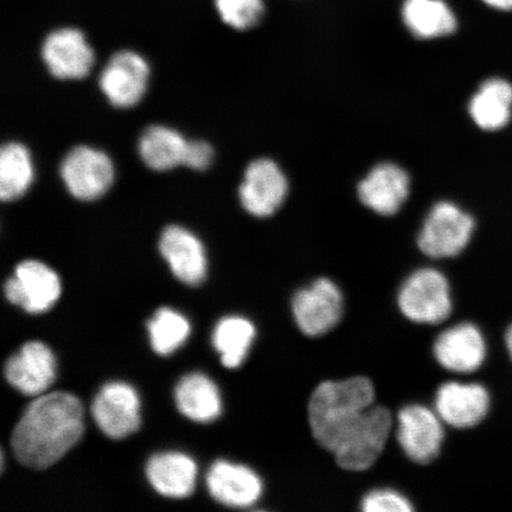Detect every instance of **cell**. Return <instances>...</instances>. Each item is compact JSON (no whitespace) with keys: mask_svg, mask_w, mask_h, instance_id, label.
I'll use <instances>...</instances> for the list:
<instances>
[{"mask_svg":"<svg viewBox=\"0 0 512 512\" xmlns=\"http://www.w3.org/2000/svg\"><path fill=\"white\" fill-rule=\"evenodd\" d=\"M83 432V406L76 396L43 394L25 409L12 433V450L24 466L48 469L79 443Z\"/></svg>","mask_w":512,"mask_h":512,"instance_id":"cell-1","label":"cell"},{"mask_svg":"<svg viewBox=\"0 0 512 512\" xmlns=\"http://www.w3.org/2000/svg\"><path fill=\"white\" fill-rule=\"evenodd\" d=\"M374 402L375 389L367 377L320 383L309 403L313 437L326 451L334 452L339 441L374 406Z\"/></svg>","mask_w":512,"mask_h":512,"instance_id":"cell-2","label":"cell"},{"mask_svg":"<svg viewBox=\"0 0 512 512\" xmlns=\"http://www.w3.org/2000/svg\"><path fill=\"white\" fill-rule=\"evenodd\" d=\"M392 427V414L386 407H370L332 452L337 464L347 471L370 469L386 447Z\"/></svg>","mask_w":512,"mask_h":512,"instance_id":"cell-3","label":"cell"},{"mask_svg":"<svg viewBox=\"0 0 512 512\" xmlns=\"http://www.w3.org/2000/svg\"><path fill=\"white\" fill-rule=\"evenodd\" d=\"M398 303L402 315L411 322L443 323L452 312L450 284L445 275L434 268H421L402 284Z\"/></svg>","mask_w":512,"mask_h":512,"instance_id":"cell-4","label":"cell"},{"mask_svg":"<svg viewBox=\"0 0 512 512\" xmlns=\"http://www.w3.org/2000/svg\"><path fill=\"white\" fill-rule=\"evenodd\" d=\"M475 220L457 204L439 202L428 213L419 234L421 252L433 259L454 258L469 245Z\"/></svg>","mask_w":512,"mask_h":512,"instance_id":"cell-5","label":"cell"},{"mask_svg":"<svg viewBox=\"0 0 512 512\" xmlns=\"http://www.w3.org/2000/svg\"><path fill=\"white\" fill-rule=\"evenodd\" d=\"M292 312L300 331L309 337L328 334L343 315V296L334 281L320 278L293 297Z\"/></svg>","mask_w":512,"mask_h":512,"instance_id":"cell-6","label":"cell"},{"mask_svg":"<svg viewBox=\"0 0 512 512\" xmlns=\"http://www.w3.org/2000/svg\"><path fill=\"white\" fill-rule=\"evenodd\" d=\"M61 177L75 198L94 201L111 188L114 168L106 153L78 146L62 160Z\"/></svg>","mask_w":512,"mask_h":512,"instance_id":"cell-7","label":"cell"},{"mask_svg":"<svg viewBox=\"0 0 512 512\" xmlns=\"http://www.w3.org/2000/svg\"><path fill=\"white\" fill-rule=\"evenodd\" d=\"M445 438L444 421L422 405L403 407L398 415V441L416 464H430L439 456Z\"/></svg>","mask_w":512,"mask_h":512,"instance_id":"cell-8","label":"cell"},{"mask_svg":"<svg viewBox=\"0 0 512 512\" xmlns=\"http://www.w3.org/2000/svg\"><path fill=\"white\" fill-rule=\"evenodd\" d=\"M5 296L9 302L21 306L29 313L47 312L61 296V281L47 265L27 260L16 267L14 277L5 283Z\"/></svg>","mask_w":512,"mask_h":512,"instance_id":"cell-9","label":"cell"},{"mask_svg":"<svg viewBox=\"0 0 512 512\" xmlns=\"http://www.w3.org/2000/svg\"><path fill=\"white\" fill-rule=\"evenodd\" d=\"M100 430L112 439H124L140 427V400L136 389L124 382L102 387L92 405Z\"/></svg>","mask_w":512,"mask_h":512,"instance_id":"cell-10","label":"cell"},{"mask_svg":"<svg viewBox=\"0 0 512 512\" xmlns=\"http://www.w3.org/2000/svg\"><path fill=\"white\" fill-rule=\"evenodd\" d=\"M288 181L279 165L271 159H256L248 165L240 187L242 207L255 217H268L285 201Z\"/></svg>","mask_w":512,"mask_h":512,"instance_id":"cell-11","label":"cell"},{"mask_svg":"<svg viewBox=\"0 0 512 512\" xmlns=\"http://www.w3.org/2000/svg\"><path fill=\"white\" fill-rule=\"evenodd\" d=\"M149 64L133 51L112 56L100 75V88L115 107H133L142 100L149 81Z\"/></svg>","mask_w":512,"mask_h":512,"instance_id":"cell-12","label":"cell"},{"mask_svg":"<svg viewBox=\"0 0 512 512\" xmlns=\"http://www.w3.org/2000/svg\"><path fill=\"white\" fill-rule=\"evenodd\" d=\"M42 57L49 72L57 79L86 78L94 64V53L82 32L63 28L51 32L44 40Z\"/></svg>","mask_w":512,"mask_h":512,"instance_id":"cell-13","label":"cell"},{"mask_svg":"<svg viewBox=\"0 0 512 512\" xmlns=\"http://www.w3.org/2000/svg\"><path fill=\"white\" fill-rule=\"evenodd\" d=\"M56 358L46 344L30 342L5 364V377L27 396H41L56 380Z\"/></svg>","mask_w":512,"mask_h":512,"instance_id":"cell-14","label":"cell"},{"mask_svg":"<svg viewBox=\"0 0 512 512\" xmlns=\"http://www.w3.org/2000/svg\"><path fill=\"white\" fill-rule=\"evenodd\" d=\"M489 409L488 390L478 383L447 382L435 396V412L444 424L463 430L480 424Z\"/></svg>","mask_w":512,"mask_h":512,"instance_id":"cell-15","label":"cell"},{"mask_svg":"<svg viewBox=\"0 0 512 512\" xmlns=\"http://www.w3.org/2000/svg\"><path fill=\"white\" fill-rule=\"evenodd\" d=\"M433 351L441 367L452 373L470 374L483 366L486 343L476 325L462 323L440 334Z\"/></svg>","mask_w":512,"mask_h":512,"instance_id":"cell-16","label":"cell"},{"mask_svg":"<svg viewBox=\"0 0 512 512\" xmlns=\"http://www.w3.org/2000/svg\"><path fill=\"white\" fill-rule=\"evenodd\" d=\"M409 190L411 179L407 172L393 163L376 165L357 188L364 206L383 216L398 213L407 201Z\"/></svg>","mask_w":512,"mask_h":512,"instance_id":"cell-17","label":"cell"},{"mask_svg":"<svg viewBox=\"0 0 512 512\" xmlns=\"http://www.w3.org/2000/svg\"><path fill=\"white\" fill-rule=\"evenodd\" d=\"M210 495L230 508H248L259 501L264 484L258 473L245 465L219 460L207 476Z\"/></svg>","mask_w":512,"mask_h":512,"instance_id":"cell-18","label":"cell"},{"mask_svg":"<svg viewBox=\"0 0 512 512\" xmlns=\"http://www.w3.org/2000/svg\"><path fill=\"white\" fill-rule=\"evenodd\" d=\"M160 253L182 283L197 286L207 277V258L200 240L189 230L170 226L159 241Z\"/></svg>","mask_w":512,"mask_h":512,"instance_id":"cell-19","label":"cell"},{"mask_svg":"<svg viewBox=\"0 0 512 512\" xmlns=\"http://www.w3.org/2000/svg\"><path fill=\"white\" fill-rule=\"evenodd\" d=\"M146 475L158 494L176 499L187 498L195 491L197 466L183 453H159L147 463Z\"/></svg>","mask_w":512,"mask_h":512,"instance_id":"cell-20","label":"cell"},{"mask_svg":"<svg viewBox=\"0 0 512 512\" xmlns=\"http://www.w3.org/2000/svg\"><path fill=\"white\" fill-rule=\"evenodd\" d=\"M469 113L483 131L502 130L512 117L511 83L499 78L483 82L470 100Z\"/></svg>","mask_w":512,"mask_h":512,"instance_id":"cell-21","label":"cell"},{"mask_svg":"<svg viewBox=\"0 0 512 512\" xmlns=\"http://www.w3.org/2000/svg\"><path fill=\"white\" fill-rule=\"evenodd\" d=\"M175 399L179 412L202 424L216 420L222 412L219 388L201 373L184 376L177 384Z\"/></svg>","mask_w":512,"mask_h":512,"instance_id":"cell-22","label":"cell"},{"mask_svg":"<svg viewBox=\"0 0 512 512\" xmlns=\"http://www.w3.org/2000/svg\"><path fill=\"white\" fill-rule=\"evenodd\" d=\"M402 19L420 40L444 37L457 30V17L444 0H405Z\"/></svg>","mask_w":512,"mask_h":512,"instance_id":"cell-23","label":"cell"},{"mask_svg":"<svg viewBox=\"0 0 512 512\" xmlns=\"http://www.w3.org/2000/svg\"><path fill=\"white\" fill-rule=\"evenodd\" d=\"M188 140L181 133L166 126H151L139 140L143 162L155 171H168L183 165Z\"/></svg>","mask_w":512,"mask_h":512,"instance_id":"cell-24","label":"cell"},{"mask_svg":"<svg viewBox=\"0 0 512 512\" xmlns=\"http://www.w3.org/2000/svg\"><path fill=\"white\" fill-rule=\"evenodd\" d=\"M256 335L255 326L242 317H226L216 325L213 344L224 367L239 368L245 362Z\"/></svg>","mask_w":512,"mask_h":512,"instance_id":"cell-25","label":"cell"},{"mask_svg":"<svg viewBox=\"0 0 512 512\" xmlns=\"http://www.w3.org/2000/svg\"><path fill=\"white\" fill-rule=\"evenodd\" d=\"M34 179L30 153L22 144L8 143L0 151V197L5 202L23 196Z\"/></svg>","mask_w":512,"mask_h":512,"instance_id":"cell-26","label":"cell"},{"mask_svg":"<svg viewBox=\"0 0 512 512\" xmlns=\"http://www.w3.org/2000/svg\"><path fill=\"white\" fill-rule=\"evenodd\" d=\"M151 345L157 354L168 356L181 348L190 335L188 319L175 310L163 307L147 323Z\"/></svg>","mask_w":512,"mask_h":512,"instance_id":"cell-27","label":"cell"},{"mask_svg":"<svg viewBox=\"0 0 512 512\" xmlns=\"http://www.w3.org/2000/svg\"><path fill=\"white\" fill-rule=\"evenodd\" d=\"M224 23L238 30L255 27L265 14L264 0H215Z\"/></svg>","mask_w":512,"mask_h":512,"instance_id":"cell-28","label":"cell"},{"mask_svg":"<svg viewBox=\"0 0 512 512\" xmlns=\"http://www.w3.org/2000/svg\"><path fill=\"white\" fill-rule=\"evenodd\" d=\"M364 512H412L414 507L409 499L392 489L370 491L362 499Z\"/></svg>","mask_w":512,"mask_h":512,"instance_id":"cell-29","label":"cell"},{"mask_svg":"<svg viewBox=\"0 0 512 512\" xmlns=\"http://www.w3.org/2000/svg\"><path fill=\"white\" fill-rule=\"evenodd\" d=\"M214 151L211 146L201 140H191L185 150L183 165L194 170H206L213 162Z\"/></svg>","mask_w":512,"mask_h":512,"instance_id":"cell-30","label":"cell"},{"mask_svg":"<svg viewBox=\"0 0 512 512\" xmlns=\"http://www.w3.org/2000/svg\"><path fill=\"white\" fill-rule=\"evenodd\" d=\"M482 2L498 11H512V0H482Z\"/></svg>","mask_w":512,"mask_h":512,"instance_id":"cell-31","label":"cell"},{"mask_svg":"<svg viewBox=\"0 0 512 512\" xmlns=\"http://www.w3.org/2000/svg\"><path fill=\"white\" fill-rule=\"evenodd\" d=\"M505 341H507V347L509 350V354L512 358V325L510 326V328L507 331V336H505Z\"/></svg>","mask_w":512,"mask_h":512,"instance_id":"cell-32","label":"cell"}]
</instances>
